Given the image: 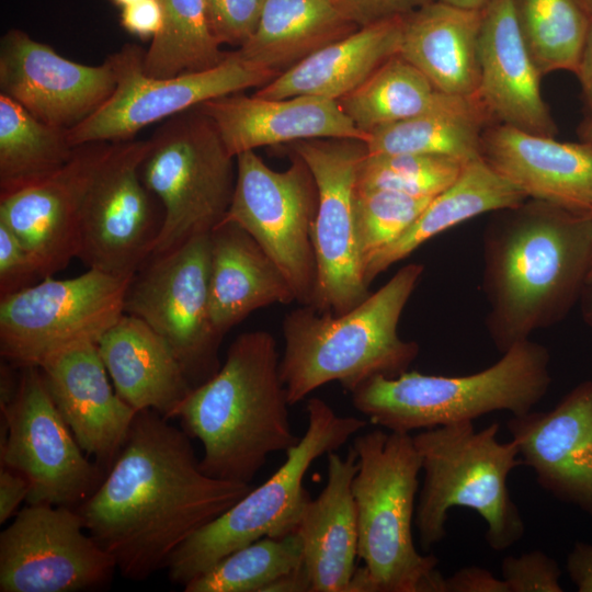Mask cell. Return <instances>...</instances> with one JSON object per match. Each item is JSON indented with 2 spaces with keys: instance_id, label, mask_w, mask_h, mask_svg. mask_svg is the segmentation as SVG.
Masks as SVG:
<instances>
[{
  "instance_id": "1",
  "label": "cell",
  "mask_w": 592,
  "mask_h": 592,
  "mask_svg": "<svg viewBox=\"0 0 592 592\" xmlns=\"http://www.w3.org/2000/svg\"><path fill=\"white\" fill-rule=\"evenodd\" d=\"M158 412H137L126 441L95 489L76 510L123 577L144 581L218 517L251 483L206 475L191 436Z\"/></svg>"
},
{
  "instance_id": "2",
  "label": "cell",
  "mask_w": 592,
  "mask_h": 592,
  "mask_svg": "<svg viewBox=\"0 0 592 592\" xmlns=\"http://www.w3.org/2000/svg\"><path fill=\"white\" fill-rule=\"evenodd\" d=\"M487 331L502 354L565 319L592 259V216L537 200L499 210L482 237Z\"/></svg>"
},
{
  "instance_id": "3",
  "label": "cell",
  "mask_w": 592,
  "mask_h": 592,
  "mask_svg": "<svg viewBox=\"0 0 592 592\" xmlns=\"http://www.w3.org/2000/svg\"><path fill=\"white\" fill-rule=\"evenodd\" d=\"M288 407L275 339L254 330L234 340L223 366L192 389L175 418L202 443L206 475L251 483L270 454L299 441Z\"/></svg>"
},
{
  "instance_id": "4",
  "label": "cell",
  "mask_w": 592,
  "mask_h": 592,
  "mask_svg": "<svg viewBox=\"0 0 592 592\" xmlns=\"http://www.w3.org/2000/svg\"><path fill=\"white\" fill-rule=\"evenodd\" d=\"M423 270L419 263L406 264L342 315L299 305L285 316L280 374L289 406L331 382L352 392L374 376L407 372L420 346L401 339L398 325Z\"/></svg>"
},
{
  "instance_id": "5",
  "label": "cell",
  "mask_w": 592,
  "mask_h": 592,
  "mask_svg": "<svg viewBox=\"0 0 592 592\" xmlns=\"http://www.w3.org/2000/svg\"><path fill=\"white\" fill-rule=\"evenodd\" d=\"M358 469L352 481L358 558L349 592H443L439 559L414 545L412 522L421 457L410 433L380 429L353 441Z\"/></svg>"
},
{
  "instance_id": "6",
  "label": "cell",
  "mask_w": 592,
  "mask_h": 592,
  "mask_svg": "<svg viewBox=\"0 0 592 592\" xmlns=\"http://www.w3.org/2000/svg\"><path fill=\"white\" fill-rule=\"evenodd\" d=\"M550 354L530 339L511 346L491 366L470 375L405 372L377 375L351 392L352 403L388 431L410 433L475 419L497 411L531 412L550 384Z\"/></svg>"
},
{
  "instance_id": "7",
  "label": "cell",
  "mask_w": 592,
  "mask_h": 592,
  "mask_svg": "<svg viewBox=\"0 0 592 592\" xmlns=\"http://www.w3.org/2000/svg\"><path fill=\"white\" fill-rule=\"evenodd\" d=\"M499 431L498 422L481 430L474 422H457L412 436L423 471L414 525L424 551L445 537L448 512L455 506L474 510L485 520V538L494 551L524 536L523 517L508 488L511 471L522 465L520 451L512 439L499 442Z\"/></svg>"
},
{
  "instance_id": "8",
  "label": "cell",
  "mask_w": 592,
  "mask_h": 592,
  "mask_svg": "<svg viewBox=\"0 0 592 592\" xmlns=\"http://www.w3.org/2000/svg\"><path fill=\"white\" fill-rule=\"evenodd\" d=\"M306 411L307 430L298 443L285 452L284 464L173 553L167 566L172 582L185 585L246 545L296 532L310 499L304 479L314 460L338 451L367 425L363 419L338 415L326 401L316 397L307 401Z\"/></svg>"
},
{
  "instance_id": "9",
  "label": "cell",
  "mask_w": 592,
  "mask_h": 592,
  "mask_svg": "<svg viewBox=\"0 0 592 592\" xmlns=\"http://www.w3.org/2000/svg\"><path fill=\"white\" fill-rule=\"evenodd\" d=\"M149 141L141 179L163 207L150 255L155 257L223 221L236 186L237 163L198 106L166 119Z\"/></svg>"
},
{
  "instance_id": "10",
  "label": "cell",
  "mask_w": 592,
  "mask_h": 592,
  "mask_svg": "<svg viewBox=\"0 0 592 592\" xmlns=\"http://www.w3.org/2000/svg\"><path fill=\"white\" fill-rule=\"evenodd\" d=\"M132 278L89 269L0 297L1 356L20 367L39 366L70 348L98 343L124 314Z\"/></svg>"
},
{
  "instance_id": "11",
  "label": "cell",
  "mask_w": 592,
  "mask_h": 592,
  "mask_svg": "<svg viewBox=\"0 0 592 592\" xmlns=\"http://www.w3.org/2000/svg\"><path fill=\"white\" fill-rule=\"evenodd\" d=\"M237 178L223 223L246 230L283 273L301 306H311L317 266L312 229L318 191L305 161L291 153L283 171L271 169L254 150L236 157Z\"/></svg>"
},
{
  "instance_id": "12",
  "label": "cell",
  "mask_w": 592,
  "mask_h": 592,
  "mask_svg": "<svg viewBox=\"0 0 592 592\" xmlns=\"http://www.w3.org/2000/svg\"><path fill=\"white\" fill-rule=\"evenodd\" d=\"M0 462L29 483L26 502L78 508L105 470L84 456L38 366H24L12 400L0 406Z\"/></svg>"
},
{
  "instance_id": "13",
  "label": "cell",
  "mask_w": 592,
  "mask_h": 592,
  "mask_svg": "<svg viewBox=\"0 0 592 592\" xmlns=\"http://www.w3.org/2000/svg\"><path fill=\"white\" fill-rule=\"evenodd\" d=\"M144 50L126 44L109 56L116 87L109 100L82 123L68 130L73 147L90 143H118L157 122L231 93L261 88L278 75L229 53L220 65L175 77L157 78L143 70Z\"/></svg>"
},
{
  "instance_id": "14",
  "label": "cell",
  "mask_w": 592,
  "mask_h": 592,
  "mask_svg": "<svg viewBox=\"0 0 592 592\" xmlns=\"http://www.w3.org/2000/svg\"><path fill=\"white\" fill-rule=\"evenodd\" d=\"M150 258L132 278L124 312L145 321L169 343L195 388L220 367L223 338L209 312L210 232Z\"/></svg>"
},
{
  "instance_id": "15",
  "label": "cell",
  "mask_w": 592,
  "mask_h": 592,
  "mask_svg": "<svg viewBox=\"0 0 592 592\" xmlns=\"http://www.w3.org/2000/svg\"><path fill=\"white\" fill-rule=\"evenodd\" d=\"M291 149L309 168L318 191L312 229L317 280L310 307L342 315L371 294L356 228L357 177L366 144L317 138L292 143Z\"/></svg>"
},
{
  "instance_id": "16",
  "label": "cell",
  "mask_w": 592,
  "mask_h": 592,
  "mask_svg": "<svg viewBox=\"0 0 592 592\" xmlns=\"http://www.w3.org/2000/svg\"><path fill=\"white\" fill-rule=\"evenodd\" d=\"M116 569L73 508L27 503L0 534L1 592L100 589Z\"/></svg>"
},
{
  "instance_id": "17",
  "label": "cell",
  "mask_w": 592,
  "mask_h": 592,
  "mask_svg": "<svg viewBox=\"0 0 592 592\" xmlns=\"http://www.w3.org/2000/svg\"><path fill=\"white\" fill-rule=\"evenodd\" d=\"M150 141L111 143L83 204L78 257L89 266L133 277L150 258L157 225L141 163Z\"/></svg>"
},
{
  "instance_id": "18",
  "label": "cell",
  "mask_w": 592,
  "mask_h": 592,
  "mask_svg": "<svg viewBox=\"0 0 592 592\" xmlns=\"http://www.w3.org/2000/svg\"><path fill=\"white\" fill-rule=\"evenodd\" d=\"M115 87L109 57L98 66L79 64L15 29L1 38L0 93L48 125L76 127L109 100Z\"/></svg>"
},
{
  "instance_id": "19",
  "label": "cell",
  "mask_w": 592,
  "mask_h": 592,
  "mask_svg": "<svg viewBox=\"0 0 592 592\" xmlns=\"http://www.w3.org/2000/svg\"><path fill=\"white\" fill-rule=\"evenodd\" d=\"M111 143L77 146L49 177L0 195V224L31 253L41 276H53L78 257L83 204Z\"/></svg>"
},
{
  "instance_id": "20",
  "label": "cell",
  "mask_w": 592,
  "mask_h": 592,
  "mask_svg": "<svg viewBox=\"0 0 592 592\" xmlns=\"http://www.w3.org/2000/svg\"><path fill=\"white\" fill-rule=\"evenodd\" d=\"M506 428L537 483L592 519V380L548 411L512 415Z\"/></svg>"
},
{
  "instance_id": "21",
  "label": "cell",
  "mask_w": 592,
  "mask_h": 592,
  "mask_svg": "<svg viewBox=\"0 0 592 592\" xmlns=\"http://www.w3.org/2000/svg\"><path fill=\"white\" fill-rule=\"evenodd\" d=\"M477 99L492 121L554 137L556 125L540 91V72L522 36L514 0H490L478 41Z\"/></svg>"
},
{
  "instance_id": "22",
  "label": "cell",
  "mask_w": 592,
  "mask_h": 592,
  "mask_svg": "<svg viewBox=\"0 0 592 592\" xmlns=\"http://www.w3.org/2000/svg\"><path fill=\"white\" fill-rule=\"evenodd\" d=\"M38 367L78 444L106 471L124 445L137 412L110 384L96 343L65 350Z\"/></svg>"
},
{
  "instance_id": "23",
  "label": "cell",
  "mask_w": 592,
  "mask_h": 592,
  "mask_svg": "<svg viewBox=\"0 0 592 592\" xmlns=\"http://www.w3.org/2000/svg\"><path fill=\"white\" fill-rule=\"evenodd\" d=\"M481 157L527 198L592 215L591 143H563L498 124L483 132Z\"/></svg>"
},
{
  "instance_id": "24",
  "label": "cell",
  "mask_w": 592,
  "mask_h": 592,
  "mask_svg": "<svg viewBox=\"0 0 592 592\" xmlns=\"http://www.w3.org/2000/svg\"><path fill=\"white\" fill-rule=\"evenodd\" d=\"M198 109L214 123L235 158L260 147L306 139H368L338 101L323 98L263 99L237 92L208 100Z\"/></svg>"
},
{
  "instance_id": "25",
  "label": "cell",
  "mask_w": 592,
  "mask_h": 592,
  "mask_svg": "<svg viewBox=\"0 0 592 592\" xmlns=\"http://www.w3.org/2000/svg\"><path fill=\"white\" fill-rule=\"evenodd\" d=\"M98 351L117 395L136 412L173 419L193 389L169 343L124 312L99 339Z\"/></svg>"
},
{
  "instance_id": "26",
  "label": "cell",
  "mask_w": 592,
  "mask_h": 592,
  "mask_svg": "<svg viewBox=\"0 0 592 592\" xmlns=\"http://www.w3.org/2000/svg\"><path fill=\"white\" fill-rule=\"evenodd\" d=\"M327 483L306 503L296 532L312 592H349L358 557L356 512L352 481L358 469L353 446L341 457L327 454Z\"/></svg>"
},
{
  "instance_id": "27",
  "label": "cell",
  "mask_w": 592,
  "mask_h": 592,
  "mask_svg": "<svg viewBox=\"0 0 592 592\" xmlns=\"http://www.w3.org/2000/svg\"><path fill=\"white\" fill-rule=\"evenodd\" d=\"M482 10L435 0L403 16L399 55L443 93L477 99Z\"/></svg>"
},
{
  "instance_id": "28",
  "label": "cell",
  "mask_w": 592,
  "mask_h": 592,
  "mask_svg": "<svg viewBox=\"0 0 592 592\" xmlns=\"http://www.w3.org/2000/svg\"><path fill=\"white\" fill-rule=\"evenodd\" d=\"M293 301L287 280L246 230L223 223L210 231L209 312L219 337L259 308Z\"/></svg>"
},
{
  "instance_id": "29",
  "label": "cell",
  "mask_w": 592,
  "mask_h": 592,
  "mask_svg": "<svg viewBox=\"0 0 592 592\" xmlns=\"http://www.w3.org/2000/svg\"><path fill=\"white\" fill-rule=\"evenodd\" d=\"M403 16L360 27L311 54L253 94L263 99L317 96L339 101L399 55Z\"/></svg>"
},
{
  "instance_id": "30",
  "label": "cell",
  "mask_w": 592,
  "mask_h": 592,
  "mask_svg": "<svg viewBox=\"0 0 592 592\" xmlns=\"http://www.w3.org/2000/svg\"><path fill=\"white\" fill-rule=\"evenodd\" d=\"M526 200L520 189L482 157L466 163L459 177L429 202L406 231L366 263L365 282L369 286L377 275L443 231L481 214L515 207Z\"/></svg>"
},
{
  "instance_id": "31",
  "label": "cell",
  "mask_w": 592,
  "mask_h": 592,
  "mask_svg": "<svg viewBox=\"0 0 592 592\" xmlns=\"http://www.w3.org/2000/svg\"><path fill=\"white\" fill-rule=\"evenodd\" d=\"M358 29L334 0H264L254 33L235 53L281 75Z\"/></svg>"
},
{
  "instance_id": "32",
  "label": "cell",
  "mask_w": 592,
  "mask_h": 592,
  "mask_svg": "<svg viewBox=\"0 0 592 592\" xmlns=\"http://www.w3.org/2000/svg\"><path fill=\"white\" fill-rule=\"evenodd\" d=\"M490 121L478 99L451 95L425 113L372 130L367 153L439 155L470 162L481 157L483 128Z\"/></svg>"
},
{
  "instance_id": "33",
  "label": "cell",
  "mask_w": 592,
  "mask_h": 592,
  "mask_svg": "<svg viewBox=\"0 0 592 592\" xmlns=\"http://www.w3.org/2000/svg\"><path fill=\"white\" fill-rule=\"evenodd\" d=\"M75 149L67 129L37 119L0 93V195L49 177Z\"/></svg>"
},
{
  "instance_id": "34",
  "label": "cell",
  "mask_w": 592,
  "mask_h": 592,
  "mask_svg": "<svg viewBox=\"0 0 592 592\" xmlns=\"http://www.w3.org/2000/svg\"><path fill=\"white\" fill-rule=\"evenodd\" d=\"M449 96L397 55L338 103L355 126L368 135L376 128L425 113Z\"/></svg>"
},
{
  "instance_id": "35",
  "label": "cell",
  "mask_w": 592,
  "mask_h": 592,
  "mask_svg": "<svg viewBox=\"0 0 592 592\" xmlns=\"http://www.w3.org/2000/svg\"><path fill=\"white\" fill-rule=\"evenodd\" d=\"M162 26L143 57V70L157 78L214 68L230 52L214 36L203 0H159Z\"/></svg>"
},
{
  "instance_id": "36",
  "label": "cell",
  "mask_w": 592,
  "mask_h": 592,
  "mask_svg": "<svg viewBox=\"0 0 592 592\" xmlns=\"http://www.w3.org/2000/svg\"><path fill=\"white\" fill-rule=\"evenodd\" d=\"M520 30L542 76L578 69L590 16L578 0H514Z\"/></svg>"
},
{
  "instance_id": "37",
  "label": "cell",
  "mask_w": 592,
  "mask_h": 592,
  "mask_svg": "<svg viewBox=\"0 0 592 592\" xmlns=\"http://www.w3.org/2000/svg\"><path fill=\"white\" fill-rule=\"evenodd\" d=\"M304 566L297 532L283 537H263L224 557L194 578L185 592H264L280 577Z\"/></svg>"
},
{
  "instance_id": "38",
  "label": "cell",
  "mask_w": 592,
  "mask_h": 592,
  "mask_svg": "<svg viewBox=\"0 0 592 592\" xmlns=\"http://www.w3.org/2000/svg\"><path fill=\"white\" fill-rule=\"evenodd\" d=\"M466 163L439 155L367 153L358 169L357 189L434 197L459 177Z\"/></svg>"
},
{
  "instance_id": "39",
  "label": "cell",
  "mask_w": 592,
  "mask_h": 592,
  "mask_svg": "<svg viewBox=\"0 0 592 592\" xmlns=\"http://www.w3.org/2000/svg\"><path fill=\"white\" fill-rule=\"evenodd\" d=\"M432 198L390 190L357 189L356 228L363 271L378 251L406 231Z\"/></svg>"
},
{
  "instance_id": "40",
  "label": "cell",
  "mask_w": 592,
  "mask_h": 592,
  "mask_svg": "<svg viewBox=\"0 0 592 592\" xmlns=\"http://www.w3.org/2000/svg\"><path fill=\"white\" fill-rule=\"evenodd\" d=\"M210 30L220 43L241 47L254 33L264 0H203Z\"/></svg>"
},
{
  "instance_id": "41",
  "label": "cell",
  "mask_w": 592,
  "mask_h": 592,
  "mask_svg": "<svg viewBox=\"0 0 592 592\" xmlns=\"http://www.w3.org/2000/svg\"><path fill=\"white\" fill-rule=\"evenodd\" d=\"M509 592H562L557 561L542 550L506 556L501 565Z\"/></svg>"
},
{
  "instance_id": "42",
  "label": "cell",
  "mask_w": 592,
  "mask_h": 592,
  "mask_svg": "<svg viewBox=\"0 0 592 592\" xmlns=\"http://www.w3.org/2000/svg\"><path fill=\"white\" fill-rule=\"evenodd\" d=\"M41 273L37 264L19 238L0 224V296L19 292Z\"/></svg>"
},
{
  "instance_id": "43",
  "label": "cell",
  "mask_w": 592,
  "mask_h": 592,
  "mask_svg": "<svg viewBox=\"0 0 592 592\" xmlns=\"http://www.w3.org/2000/svg\"><path fill=\"white\" fill-rule=\"evenodd\" d=\"M358 27L405 16L435 0H334Z\"/></svg>"
},
{
  "instance_id": "44",
  "label": "cell",
  "mask_w": 592,
  "mask_h": 592,
  "mask_svg": "<svg viewBox=\"0 0 592 592\" xmlns=\"http://www.w3.org/2000/svg\"><path fill=\"white\" fill-rule=\"evenodd\" d=\"M122 26L140 38H153L162 26L159 0H140L122 9Z\"/></svg>"
},
{
  "instance_id": "45",
  "label": "cell",
  "mask_w": 592,
  "mask_h": 592,
  "mask_svg": "<svg viewBox=\"0 0 592 592\" xmlns=\"http://www.w3.org/2000/svg\"><path fill=\"white\" fill-rule=\"evenodd\" d=\"M443 592H509V589L503 579L491 571L469 566L444 578Z\"/></svg>"
},
{
  "instance_id": "46",
  "label": "cell",
  "mask_w": 592,
  "mask_h": 592,
  "mask_svg": "<svg viewBox=\"0 0 592 592\" xmlns=\"http://www.w3.org/2000/svg\"><path fill=\"white\" fill-rule=\"evenodd\" d=\"M27 480L19 473L0 467V523H5L27 499Z\"/></svg>"
},
{
  "instance_id": "47",
  "label": "cell",
  "mask_w": 592,
  "mask_h": 592,
  "mask_svg": "<svg viewBox=\"0 0 592 592\" xmlns=\"http://www.w3.org/2000/svg\"><path fill=\"white\" fill-rule=\"evenodd\" d=\"M566 570L579 592H592V544L574 543L567 555Z\"/></svg>"
},
{
  "instance_id": "48",
  "label": "cell",
  "mask_w": 592,
  "mask_h": 592,
  "mask_svg": "<svg viewBox=\"0 0 592 592\" xmlns=\"http://www.w3.org/2000/svg\"><path fill=\"white\" fill-rule=\"evenodd\" d=\"M589 16V29L576 75L580 80L585 101L592 111V14Z\"/></svg>"
},
{
  "instance_id": "49",
  "label": "cell",
  "mask_w": 592,
  "mask_h": 592,
  "mask_svg": "<svg viewBox=\"0 0 592 592\" xmlns=\"http://www.w3.org/2000/svg\"><path fill=\"white\" fill-rule=\"evenodd\" d=\"M264 592H312L311 581L305 565L273 581L265 588Z\"/></svg>"
},
{
  "instance_id": "50",
  "label": "cell",
  "mask_w": 592,
  "mask_h": 592,
  "mask_svg": "<svg viewBox=\"0 0 592 592\" xmlns=\"http://www.w3.org/2000/svg\"><path fill=\"white\" fill-rule=\"evenodd\" d=\"M579 303L583 321L592 328V283L584 286Z\"/></svg>"
},
{
  "instance_id": "51",
  "label": "cell",
  "mask_w": 592,
  "mask_h": 592,
  "mask_svg": "<svg viewBox=\"0 0 592 592\" xmlns=\"http://www.w3.org/2000/svg\"><path fill=\"white\" fill-rule=\"evenodd\" d=\"M444 3L469 10H482L490 0H440Z\"/></svg>"
},
{
  "instance_id": "52",
  "label": "cell",
  "mask_w": 592,
  "mask_h": 592,
  "mask_svg": "<svg viewBox=\"0 0 592 592\" xmlns=\"http://www.w3.org/2000/svg\"><path fill=\"white\" fill-rule=\"evenodd\" d=\"M110 1L123 9V8H125L127 5H130L133 3H136V2H138L140 0H110Z\"/></svg>"
},
{
  "instance_id": "53",
  "label": "cell",
  "mask_w": 592,
  "mask_h": 592,
  "mask_svg": "<svg viewBox=\"0 0 592 592\" xmlns=\"http://www.w3.org/2000/svg\"><path fill=\"white\" fill-rule=\"evenodd\" d=\"M578 2L589 15L592 14V0H578Z\"/></svg>"
},
{
  "instance_id": "54",
  "label": "cell",
  "mask_w": 592,
  "mask_h": 592,
  "mask_svg": "<svg viewBox=\"0 0 592 592\" xmlns=\"http://www.w3.org/2000/svg\"><path fill=\"white\" fill-rule=\"evenodd\" d=\"M588 137L590 139V143L592 144V119H591V122L589 123V126H588Z\"/></svg>"
},
{
  "instance_id": "55",
  "label": "cell",
  "mask_w": 592,
  "mask_h": 592,
  "mask_svg": "<svg viewBox=\"0 0 592 592\" xmlns=\"http://www.w3.org/2000/svg\"><path fill=\"white\" fill-rule=\"evenodd\" d=\"M588 283H592V259H591V267H590V272H589V276H588Z\"/></svg>"
}]
</instances>
